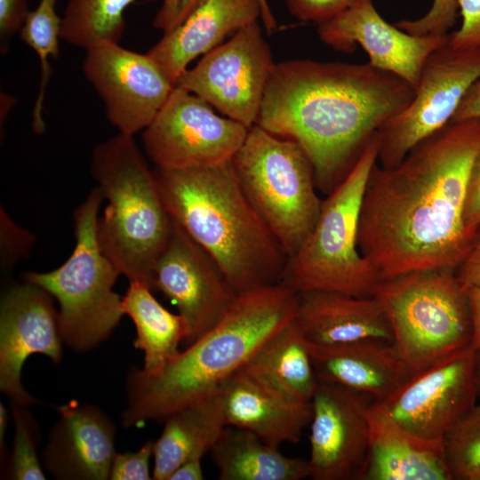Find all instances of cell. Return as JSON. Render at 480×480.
I'll return each instance as SVG.
<instances>
[{
	"label": "cell",
	"mask_w": 480,
	"mask_h": 480,
	"mask_svg": "<svg viewBox=\"0 0 480 480\" xmlns=\"http://www.w3.org/2000/svg\"><path fill=\"white\" fill-rule=\"evenodd\" d=\"M480 148V118L450 122L396 165L373 167L364 195L358 248L380 279L457 268L471 244L464 212Z\"/></svg>",
	"instance_id": "cell-1"
},
{
	"label": "cell",
	"mask_w": 480,
	"mask_h": 480,
	"mask_svg": "<svg viewBox=\"0 0 480 480\" xmlns=\"http://www.w3.org/2000/svg\"><path fill=\"white\" fill-rule=\"evenodd\" d=\"M413 96L405 81L368 62L288 60L275 65L256 124L299 144L316 187L330 193Z\"/></svg>",
	"instance_id": "cell-2"
},
{
	"label": "cell",
	"mask_w": 480,
	"mask_h": 480,
	"mask_svg": "<svg viewBox=\"0 0 480 480\" xmlns=\"http://www.w3.org/2000/svg\"><path fill=\"white\" fill-rule=\"evenodd\" d=\"M298 305L299 293L282 283L238 293L217 325L165 366L129 371L122 424L164 420L218 394L270 336L294 320Z\"/></svg>",
	"instance_id": "cell-3"
},
{
	"label": "cell",
	"mask_w": 480,
	"mask_h": 480,
	"mask_svg": "<svg viewBox=\"0 0 480 480\" xmlns=\"http://www.w3.org/2000/svg\"><path fill=\"white\" fill-rule=\"evenodd\" d=\"M153 172L172 220L237 293L280 282L287 256L243 191L231 160Z\"/></svg>",
	"instance_id": "cell-4"
},
{
	"label": "cell",
	"mask_w": 480,
	"mask_h": 480,
	"mask_svg": "<svg viewBox=\"0 0 480 480\" xmlns=\"http://www.w3.org/2000/svg\"><path fill=\"white\" fill-rule=\"evenodd\" d=\"M91 172L108 200L97 225L102 252L129 282L150 287L153 266L174 227L153 170L133 136L118 132L95 146Z\"/></svg>",
	"instance_id": "cell-5"
},
{
	"label": "cell",
	"mask_w": 480,
	"mask_h": 480,
	"mask_svg": "<svg viewBox=\"0 0 480 480\" xmlns=\"http://www.w3.org/2000/svg\"><path fill=\"white\" fill-rule=\"evenodd\" d=\"M379 148L377 132L349 172L323 201L314 228L287 258L279 283L298 293L329 291L373 296L380 279L358 248V224Z\"/></svg>",
	"instance_id": "cell-6"
},
{
	"label": "cell",
	"mask_w": 480,
	"mask_h": 480,
	"mask_svg": "<svg viewBox=\"0 0 480 480\" xmlns=\"http://www.w3.org/2000/svg\"><path fill=\"white\" fill-rule=\"evenodd\" d=\"M373 296L388 319L391 344L413 376L472 347L467 289L454 269L413 271L383 279Z\"/></svg>",
	"instance_id": "cell-7"
},
{
	"label": "cell",
	"mask_w": 480,
	"mask_h": 480,
	"mask_svg": "<svg viewBox=\"0 0 480 480\" xmlns=\"http://www.w3.org/2000/svg\"><path fill=\"white\" fill-rule=\"evenodd\" d=\"M103 198L96 187L76 209V244L61 266L23 275L25 282L41 287L57 300L61 340L77 352L91 350L104 341L124 315L123 298L113 289L121 274L98 239V213Z\"/></svg>",
	"instance_id": "cell-8"
},
{
	"label": "cell",
	"mask_w": 480,
	"mask_h": 480,
	"mask_svg": "<svg viewBox=\"0 0 480 480\" xmlns=\"http://www.w3.org/2000/svg\"><path fill=\"white\" fill-rule=\"evenodd\" d=\"M243 191L287 258L314 228L323 201L303 149L257 124L231 159Z\"/></svg>",
	"instance_id": "cell-9"
},
{
	"label": "cell",
	"mask_w": 480,
	"mask_h": 480,
	"mask_svg": "<svg viewBox=\"0 0 480 480\" xmlns=\"http://www.w3.org/2000/svg\"><path fill=\"white\" fill-rule=\"evenodd\" d=\"M479 78L480 51L457 49L448 41L435 50L423 66L410 103L378 132V160L382 167L396 165L418 144L448 124Z\"/></svg>",
	"instance_id": "cell-10"
},
{
	"label": "cell",
	"mask_w": 480,
	"mask_h": 480,
	"mask_svg": "<svg viewBox=\"0 0 480 480\" xmlns=\"http://www.w3.org/2000/svg\"><path fill=\"white\" fill-rule=\"evenodd\" d=\"M258 21L205 53L174 87L186 90L250 129L256 124L265 89L275 67Z\"/></svg>",
	"instance_id": "cell-11"
},
{
	"label": "cell",
	"mask_w": 480,
	"mask_h": 480,
	"mask_svg": "<svg viewBox=\"0 0 480 480\" xmlns=\"http://www.w3.org/2000/svg\"><path fill=\"white\" fill-rule=\"evenodd\" d=\"M248 131L242 124L218 116L200 97L174 87L143 130L142 142L156 167L210 166L231 160Z\"/></svg>",
	"instance_id": "cell-12"
},
{
	"label": "cell",
	"mask_w": 480,
	"mask_h": 480,
	"mask_svg": "<svg viewBox=\"0 0 480 480\" xmlns=\"http://www.w3.org/2000/svg\"><path fill=\"white\" fill-rule=\"evenodd\" d=\"M83 71L118 132L133 136L153 121L174 88L148 54L98 41L85 49Z\"/></svg>",
	"instance_id": "cell-13"
},
{
	"label": "cell",
	"mask_w": 480,
	"mask_h": 480,
	"mask_svg": "<svg viewBox=\"0 0 480 480\" xmlns=\"http://www.w3.org/2000/svg\"><path fill=\"white\" fill-rule=\"evenodd\" d=\"M150 288L176 306L187 327L186 346L216 326L238 294L215 260L175 221L153 266Z\"/></svg>",
	"instance_id": "cell-14"
},
{
	"label": "cell",
	"mask_w": 480,
	"mask_h": 480,
	"mask_svg": "<svg viewBox=\"0 0 480 480\" xmlns=\"http://www.w3.org/2000/svg\"><path fill=\"white\" fill-rule=\"evenodd\" d=\"M474 356L472 347L452 355L374 403L408 432L428 440H442L476 404Z\"/></svg>",
	"instance_id": "cell-15"
},
{
	"label": "cell",
	"mask_w": 480,
	"mask_h": 480,
	"mask_svg": "<svg viewBox=\"0 0 480 480\" xmlns=\"http://www.w3.org/2000/svg\"><path fill=\"white\" fill-rule=\"evenodd\" d=\"M372 400L365 393L319 381L310 401V478H357L369 449Z\"/></svg>",
	"instance_id": "cell-16"
},
{
	"label": "cell",
	"mask_w": 480,
	"mask_h": 480,
	"mask_svg": "<svg viewBox=\"0 0 480 480\" xmlns=\"http://www.w3.org/2000/svg\"><path fill=\"white\" fill-rule=\"evenodd\" d=\"M320 40L343 52L359 45L368 63L391 73L415 91L430 54L447 41V36H414L387 22L372 0H356L332 20L317 25Z\"/></svg>",
	"instance_id": "cell-17"
},
{
	"label": "cell",
	"mask_w": 480,
	"mask_h": 480,
	"mask_svg": "<svg viewBox=\"0 0 480 480\" xmlns=\"http://www.w3.org/2000/svg\"><path fill=\"white\" fill-rule=\"evenodd\" d=\"M53 297L25 282L5 290L0 304V389L12 402L32 405L39 401L22 387L20 372L33 354L62 359V340Z\"/></svg>",
	"instance_id": "cell-18"
},
{
	"label": "cell",
	"mask_w": 480,
	"mask_h": 480,
	"mask_svg": "<svg viewBox=\"0 0 480 480\" xmlns=\"http://www.w3.org/2000/svg\"><path fill=\"white\" fill-rule=\"evenodd\" d=\"M59 419L42 451L45 470L60 480L109 479L116 454V426L97 406L71 400L57 407Z\"/></svg>",
	"instance_id": "cell-19"
},
{
	"label": "cell",
	"mask_w": 480,
	"mask_h": 480,
	"mask_svg": "<svg viewBox=\"0 0 480 480\" xmlns=\"http://www.w3.org/2000/svg\"><path fill=\"white\" fill-rule=\"evenodd\" d=\"M227 426L250 431L271 446L300 441L310 424L311 402L287 397L243 367L220 390Z\"/></svg>",
	"instance_id": "cell-20"
},
{
	"label": "cell",
	"mask_w": 480,
	"mask_h": 480,
	"mask_svg": "<svg viewBox=\"0 0 480 480\" xmlns=\"http://www.w3.org/2000/svg\"><path fill=\"white\" fill-rule=\"evenodd\" d=\"M260 16V0H201L147 53L175 86L196 58L220 45L228 35L258 21Z\"/></svg>",
	"instance_id": "cell-21"
},
{
	"label": "cell",
	"mask_w": 480,
	"mask_h": 480,
	"mask_svg": "<svg viewBox=\"0 0 480 480\" xmlns=\"http://www.w3.org/2000/svg\"><path fill=\"white\" fill-rule=\"evenodd\" d=\"M308 346L318 381L365 393L375 401L388 397L413 376L388 341Z\"/></svg>",
	"instance_id": "cell-22"
},
{
	"label": "cell",
	"mask_w": 480,
	"mask_h": 480,
	"mask_svg": "<svg viewBox=\"0 0 480 480\" xmlns=\"http://www.w3.org/2000/svg\"><path fill=\"white\" fill-rule=\"evenodd\" d=\"M370 441L359 480H452L443 439L428 440L401 428L373 402Z\"/></svg>",
	"instance_id": "cell-23"
},
{
	"label": "cell",
	"mask_w": 480,
	"mask_h": 480,
	"mask_svg": "<svg viewBox=\"0 0 480 480\" xmlns=\"http://www.w3.org/2000/svg\"><path fill=\"white\" fill-rule=\"evenodd\" d=\"M294 321L308 342L316 345L393 339L387 315L374 296L329 291L299 293Z\"/></svg>",
	"instance_id": "cell-24"
},
{
	"label": "cell",
	"mask_w": 480,
	"mask_h": 480,
	"mask_svg": "<svg viewBox=\"0 0 480 480\" xmlns=\"http://www.w3.org/2000/svg\"><path fill=\"white\" fill-rule=\"evenodd\" d=\"M154 444L153 479L169 480L182 463L211 452L227 427L220 392L170 414Z\"/></svg>",
	"instance_id": "cell-25"
},
{
	"label": "cell",
	"mask_w": 480,
	"mask_h": 480,
	"mask_svg": "<svg viewBox=\"0 0 480 480\" xmlns=\"http://www.w3.org/2000/svg\"><path fill=\"white\" fill-rule=\"evenodd\" d=\"M220 480H301L308 460L291 458L255 434L227 426L212 449Z\"/></svg>",
	"instance_id": "cell-26"
},
{
	"label": "cell",
	"mask_w": 480,
	"mask_h": 480,
	"mask_svg": "<svg viewBox=\"0 0 480 480\" xmlns=\"http://www.w3.org/2000/svg\"><path fill=\"white\" fill-rule=\"evenodd\" d=\"M244 367L297 401L310 402L319 383L308 342L294 320L270 336Z\"/></svg>",
	"instance_id": "cell-27"
},
{
	"label": "cell",
	"mask_w": 480,
	"mask_h": 480,
	"mask_svg": "<svg viewBox=\"0 0 480 480\" xmlns=\"http://www.w3.org/2000/svg\"><path fill=\"white\" fill-rule=\"evenodd\" d=\"M123 309L134 323L133 344L144 353V371L156 372L180 354L179 345L187 336L185 322L179 314L164 308L147 284L130 282L123 297Z\"/></svg>",
	"instance_id": "cell-28"
},
{
	"label": "cell",
	"mask_w": 480,
	"mask_h": 480,
	"mask_svg": "<svg viewBox=\"0 0 480 480\" xmlns=\"http://www.w3.org/2000/svg\"><path fill=\"white\" fill-rule=\"evenodd\" d=\"M134 0H68L61 16V40L84 49L98 41L119 43L124 12Z\"/></svg>",
	"instance_id": "cell-29"
},
{
	"label": "cell",
	"mask_w": 480,
	"mask_h": 480,
	"mask_svg": "<svg viewBox=\"0 0 480 480\" xmlns=\"http://www.w3.org/2000/svg\"><path fill=\"white\" fill-rule=\"evenodd\" d=\"M56 4L57 0H39L37 6L28 12L20 31L21 40L36 52L41 64L38 94L32 111V128L39 134L45 130L42 112L51 76L49 60L57 58L60 53L61 17L57 13Z\"/></svg>",
	"instance_id": "cell-30"
},
{
	"label": "cell",
	"mask_w": 480,
	"mask_h": 480,
	"mask_svg": "<svg viewBox=\"0 0 480 480\" xmlns=\"http://www.w3.org/2000/svg\"><path fill=\"white\" fill-rule=\"evenodd\" d=\"M452 480H480V404H476L443 437Z\"/></svg>",
	"instance_id": "cell-31"
},
{
	"label": "cell",
	"mask_w": 480,
	"mask_h": 480,
	"mask_svg": "<svg viewBox=\"0 0 480 480\" xmlns=\"http://www.w3.org/2000/svg\"><path fill=\"white\" fill-rule=\"evenodd\" d=\"M28 407L12 402L14 438L12 450L4 464V476L15 480H44L45 475L37 454L40 429Z\"/></svg>",
	"instance_id": "cell-32"
},
{
	"label": "cell",
	"mask_w": 480,
	"mask_h": 480,
	"mask_svg": "<svg viewBox=\"0 0 480 480\" xmlns=\"http://www.w3.org/2000/svg\"><path fill=\"white\" fill-rule=\"evenodd\" d=\"M459 15V0H433L428 12L415 20H403L395 25L414 36H447Z\"/></svg>",
	"instance_id": "cell-33"
},
{
	"label": "cell",
	"mask_w": 480,
	"mask_h": 480,
	"mask_svg": "<svg viewBox=\"0 0 480 480\" xmlns=\"http://www.w3.org/2000/svg\"><path fill=\"white\" fill-rule=\"evenodd\" d=\"M34 241L31 233L17 226L1 209L2 270H10L21 257L28 254Z\"/></svg>",
	"instance_id": "cell-34"
},
{
	"label": "cell",
	"mask_w": 480,
	"mask_h": 480,
	"mask_svg": "<svg viewBox=\"0 0 480 480\" xmlns=\"http://www.w3.org/2000/svg\"><path fill=\"white\" fill-rule=\"evenodd\" d=\"M155 441L146 442L137 452L116 453L111 464V480H148L149 460L154 455Z\"/></svg>",
	"instance_id": "cell-35"
},
{
	"label": "cell",
	"mask_w": 480,
	"mask_h": 480,
	"mask_svg": "<svg viewBox=\"0 0 480 480\" xmlns=\"http://www.w3.org/2000/svg\"><path fill=\"white\" fill-rule=\"evenodd\" d=\"M460 27L448 35V44L463 50L480 51V0H459Z\"/></svg>",
	"instance_id": "cell-36"
},
{
	"label": "cell",
	"mask_w": 480,
	"mask_h": 480,
	"mask_svg": "<svg viewBox=\"0 0 480 480\" xmlns=\"http://www.w3.org/2000/svg\"><path fill=\"white\" fill-rule=\"evenodd\" d=\"M356 0H285L288 11L298 20L324 23L350 6Z\"/></svg>",
	"instance_id": "cell-37"
},
{
	"label": "cell",
	"mask_w": 480,
	"mask_h": 480,
	"mask_svg": "<svg viewBox=\"0 0 480 480\" xmlns=\"http://www.w3.org/2000/svg\"><path fill=\"white\" fill-rule=\"evenodd\" d=\"M28 0H0V48L5 53L9 40L20 31L29 12Z\"/></svg>",
	"instance_id": "cell-38"
},
{
	"label": "cell",
	"mask_w": 480,
	"mask_h": 480,
	"mask_svg": "<svg viewBox=\"0 0 480 480\" xmlns=\"http://www.w3.org/2000/svg\"><path fill=\"white\" fill-rule=\"evenodd\" d=\"M466 231L472 240L480 227V148L471 167L464 212Z\"/></svg>",
	"instance_id": "cell-39"
},
{
	"label": "cell",
	"mask_w": 480,
	"mask_h": 480,
	"mask_svg": "<svg viewBox=\"0 0 480 480\" xmlns=\"http://www.w3.org/2000/svg\"><path fill=\"white\" fill-rule=\"evenodd\" d=\"M201 0H161L152 26L168 33L179 26L194 10Z\"/></svg>",
	"instance_id": "cell-40"
},
{
	"label": "cell",
	"mask_w": 480,
	"mask_h": 480,
	"mask_svg": "<svg viewBox=\"0 0 480 480\" xmlns=\"http://www.w3.org/2000/svg\"><path fill=\"white\" fill-rule=\"evenodd\" d=\"M458 268L457 277L465 288L480 287V227Z\"/></svg>",
	"instance_id": "cell-41"
},
{
	"label": "cell",
	"mask_w": 480,
	"mask_h": 480,
	"mask_svg": "<svg viewBox=\"0 0 480 480\" xmlns=\"http://www.w3.org/2000/svg\"><path fill=\"white\" fill-rule=\"evenodd\" d=\"M466 289L470 306L473 326L472 347L476 349L480 348V287H468Z\"/></svg>",
	"instance_id": "cell-42"
},
{
	"label": "cell",
	"mask_w": 480,
	"mask_h": 480,
	"mask_svg": "<svg viewBox=\"0 0 480 480\" xmlns=\"http://www.w3.org/2000/svg\"><path fill=\"white\" fill-rule=\"evenodd\" d=\"M204 478L201 459H193L180 465L170 476L169 480H202Z\"/></svg>",
	"instance_id": "cell-43"
},
{
	"label": "cell",
	"mask_w": 480,
	"mask_h": 480,
	"mask_svg": "<svg viewBox=\"0 0 480 480\" xmlns=\"http://www.w3.org/2000/svg\"><path fill=\"white\" fill-rule=\"evenodd\" d=\"M7 421H8V412L4 404H0V454H1V463H3L4 461V464L6 463L7 459H8L6 440H5Z\"/></svg>",
	"instance_id": "cell-44"
},
{
	"label": "cell",
	"mask_w": 480,
	"mask_h": 480,
	"mask_svg": "<svg viewBox=\"0 0 480 480\" xmlns=\"http://www.w3.org/2000/svg\"><path fill=\"white\" fill-rule=\"evenodd\" d=\"M261 7L260 20L268 32H273L276 28V20L273 15L267 0H260Z\"/></svg>",
	"instance_id": "cell-45"
},
{
	"label": "cell",
	"mask_w": 480,
	"mask_h": 480,
	"mask_svg": "<svg viewBox=\"0 0 480 480\" xmlns=\"http://www.w3.org/2000/svg\"><path fill=\"white\" fill-rule=\"evenodd\" d=\"M474 362L477 396L480 398V348L475 349Z\"/></svg>",
	"instance_id": "cell-46"
}]
</instances>
